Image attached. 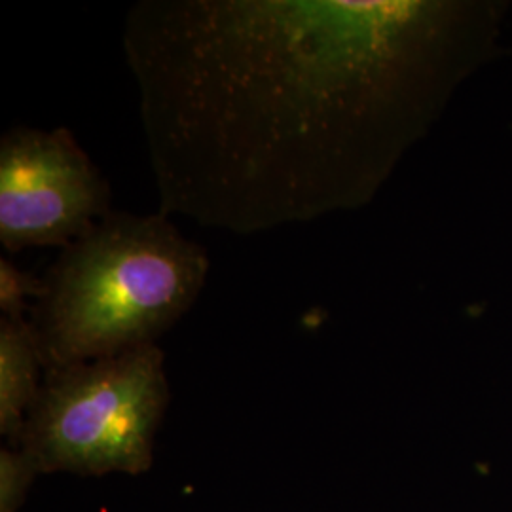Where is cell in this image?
<instances>
[{
	"instance_id": "obj_1",
	"label": "cell",
	"mask_w": 512,
	"mask_h": 512,
	"mask_svg": "<svg viewBox=\"0 0 512 512\" xmlns=\"http://www.w3.org/2000/svg\"><path fill=\"white\" fill-rule=\"evenodd\" d=\"M439 38L425 2H135L160 213L253 236L365 202L429 116Z\"/></svg>"
},
{
	"instance_id": "obj_2",
	"label": "cell",
	"mask_w": 512,
	"mask_h": 512,
	"mask_svg": "<svg viewBox=\"0 0 512 512\" xmlns=\"http://www.w3.org/2000/svg\"><path fill=\"white\" fill-rule=\"evenodd\" d=\"M209 268L171 217L112 211L42 277L31 325L46 370L156 344L194 306Z\"/></svg>"
},
{
	"instance_id": "obj_3",
	"label": "cell",
	"mask_w": 512,
	"mask_h": 512,
	"mask_svg": "<svg viewBox=\"0 0 512 512\" xmlns=\"http://www.w3.org/2000/svg\"><path fill=\"white\" fill-rule=\"evenodd\" d=\"M158 344L48 368L19 446L40 473H145L169 403Z\"/></svg>"
},
{
	"instance_id": "obj_4",
	"label": "cell",
	"mask_w": 512,
	"mask_h": 512,
	"mask_svg": "<svg viewBox=\"0 0 512 512\" xmlns=\"http://www.w3.org/2000/svg\"><path fill=\"white\" fill-rule=\"evenodd\" d=\"M110 186L67 128H14L0 139V243L65 249L112 213Z\"/></svg>"
},
{
	"instance_id": "obj_5",
	"label": "cell",
	"mask_w": 512,
	"mask_h": 512,
	"mask_svg": "<svg viewBox=\"0 0 512 512\" xmlns=\"http://www.w3.org/2000/svg\"><path fill=\"white\" fill-rule=\"evenodd\" d=\"M44 365L31 321H0V433L19 439L31 408L37 403Z\"/></svg>"
},
{
	"instance_id": "obj_6",
	"label": "cell",
	"mask_w": 512,
	"mask_h": 512,
	"mask_svg": "<svg viewBox=\"0 0 512 512\" xmlns=\"http://www.w3.org/2000/svg\"><path fill=\"white\" fill-rule=\"evenodd\" d=\"M37 475H40L37 461L25 448H2L0 512H18Z\"/></svg>"
},
{
	"instance_id": "obj_7",
	"label": "cell",
	"mask_w": 512,
	"mask_h": 512,
	"mask_svg": "<svg viewBox=\"0 0 512 512\" xmlns=\"http://www.w3.org/2000/svg\"><path fill=\"white\" fill-rule=\"evenodd\" d=\"M46 291L44 279H38L6 258H0V311L4 319H25L31 310L29 300L37 302Z\"/></svg>"
}]
</instances>
